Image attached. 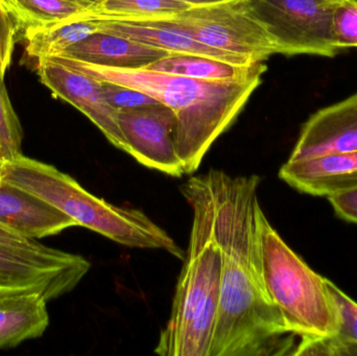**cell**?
<instances>
[{
	"label": "cell",
	"mask_w": 357,
	"mask_h": 356,
	"mask_svg": "<svg viewBox=\"0 0 357 356\" xmlns=\"http://www.w3.org/2000/svg\"><path fill=\"white\" fill-rule=\"evenodd\" d=\"M29 240H31L20 235L14 230L0 225V242H6V244H22V242H29Z\"/></svg>",
	"instance_id": "cell-27"
},
{
	"label": "cell",
	"mask_w": 357,
	"mask_h": 356,
	"mask_svg": "<svg viewBox=\"0 0 357 356\" xmlns=\"http://www.w3.org/2000/svg\"><path fill=\"white\" fill-rule=\"evenodd\" d=\"M90 268L81 255L50 248L36 240L0 242V296L37 292L52 300L75 290Z\"/></svg>",
	"instance_id": "cell-7"
},
{
	"label": "cell",
	"mask_w": 357,
	"mask_h": 356,
	"mask_svg": "<svg viewBox=\"0 0 357 356\" xmlns=\"http://www.w3.org/2000/svg\"><path fill=\"white\" fill-rule=\"evenodd\" d=\"M0 225L29 240L56 235L75 222L37 196L0 181Z\"/></svg>",
	"instance_id": "cell-13"
},
{
	"label": "cell",
	"mask_w": 357,
	"mask_h": 356,
	"mask_svg": "<svg viewBox=\"0 0 357 356\" xmlns=\"http://www.w3.org/2000/svg\"><path fill=\"white\" fill-rule=\"evenodd\" d=\"M0 181L16 186L87 228L129 248L165 250L184 259L182 249L146 213L93 196L52 165L19 156L0 164Z\"/></svg>",
	"instance_id": "cell-4"
},
{
	"label": "cell",
	"mask_w": 357,
	"mask_h": 356,
	"mask_svg": "<svg viewBox=\"0 0 357 356\" xmlns=\"http://www.w3.org/2000/svg\"><path fill=\"white\" fill-rule=\"evenodd\" d=\"M190 8L180 0H102L86 12L98 18L140 21L172 16Z\"/></svg>",
	"instance_id": "cell-21"
},
{
	"label": "cell",
	"mask_w": 357,
	"mask_h": 356,
	"mask_svg": "<svg viewBox=\"0 0 357 356\" xmlns=\"http://www.w3.org/2000/svg\"><path fill=\"white\" fill-rule=\"evenodd\" d=\"M169 52L111 33L96 31L56 56L111 68H146Z\"/></svg>",
	"instance_id": "cell-15"
},
{
	"label": "cell",
	"mask_w": 357,
	"mask_h": 356,
	"mask_svg": "<svg viewBox=\"0 0 357 356\" xmlns=\"http://www.w3.org/2000/svg\"><path fill=\"white\" fill-rule=\"evenodd\" d=\"M333 27L335 41L343 52L348 48H357V0H343L335 3Z\"/></svg>",
	"instance_id": "cell-23"
},
{
	"label": "cell",
	"mask_w": 357,
	"mask_h": 356,
	"mask_svg": "<svg viewBox=\"0 0 357 356\" xmlns=\"http://www.w3.org/2000/svg\"><path fill=\"white\" fill-rule=\"evenodd\" d=\"M89 16L96 22L98 31L119 36L150 47L165 50L169 54H190L210 56V58L218 59V60L239 65V66H250L257 63L248 56L222 52V50L204 45L189 36L167 27L121 20V19L98 18L91 15Z\"/></svg>",
	"instance_id": "cell-14"
},
{
	"label": "cell",
	"mask_w": 357,
	"mask_h": 356,
	"mask_svg": "<svg viewBox=\"0 0 357 356\" xmlns=\"http://www.w3.org/2000/svg\"><path fill=\"white\" fill-rule=\"evenodd\" d=\"M127 153L144 167L171 177L185 175L175 146V113L163 104L119 110Z\"/></svg>",
	"instance_id": "cell-9"
},
{
	"label": "cell",
	"mask_w": 357,
	"mask_h": 356,
	"mask_svg": "<svg viewBox=\"0 0 357 356\" xmlns=\"http://www.w3.org/2000/svg\"><path fill=\"white\" fill-rule=\"evenodd\" d=\"M260 230L264 284L289 332L300 340L335 336L339 313L326 278L283 240L264 213Z\"/></svg>",
	"instance_id": "cell-5"
},
{
	"label": "cell",
	"mask_w": 357,
	"mask_h": 356,
	"mask_svg": "<svg viewBox=\"0 0 357 356\" xmlns=\"http://www.w3.org/2000/svg\"><path fill=\"white\" fill-rule=\"evenodd\" d=\"M331 1L340 2V1H343V0H331Z\"/></svg>",
	"instance_id": "cell-30"
},
{
	"label": "cell",
	"mask_w": 357,
	"mask_h": 356,
	"mask_svg": "<svg viewBox=\"0 0 357 356\" xmlns=\"http://www.w3.org/2000/svg\"><path fill=\"white\" fill-rule=\"evenodd\" d=\"M146 68L205 81H243L256 73L266 72L262 62L239 66L210 56L190 54H169Z\"/></svg>",
	"instance_id": "cell-18"
},
{
	"label": "cell",
	"mask_w": 357,
	"mask_h": 356,
	"mask_svg": "<svg viewBox=\"0 0 357 356\" xmlns=\"http://www.w3.org/2000/svg\"><path fill=\"white\" fill-rule=\"evenodd\" d=\"M102 85L107 100L117 111L130 110V109L160 104L156 98L140 90L119 85V84L109 83V82H102Z\"/></svg>",
	"instance_id": "cell-24"
},
{
	"label": "cell",
	"mask_w": 357,
	"mask_h": 356,
	"mask_svg": "<svg viewBox=\"0 0 357 356\" xmlns=\"http://www.w3.org/2000/svg\"><path fill=\"white\" fill-rule=\"evenodd\" d=\"M356 150L357 93L312 115L289 160Z\"/></svg>",
	"instance_id": "cell-11"
},
{
	"label": "cell",
	"mask_w": 357,
	"mask_h": 356,
	"mask_svg": "<svg viewBox=\"0 0 357 356\" xmlns=\"http://www.w3.org/2000/svg\"><path fill=\"white\" fill-rule=\"evenodd\" d=\"M54 58L98 81L140 90L169 107L177 119L175 146L185 175L199 169L212 144L232 125L261 84L264 75L256 73L243 81H205L148 68H111Z\"/></svg>",
	"instance_id": "cell-2"
},
{
	"label": "cell",
	"mask_w": 357,
	"mask_h": 356,
	"mask_svg": "<svg viewBox=\"0 0 357 356\" xmlns=\"http://www.w3.org/2000/svg\"><path fill=\"white\" fill-rule=\"evenodd\" d=\"M75 3L81 6L84 10H90V8H96L98 4H100L102 0H71Z\"/></svg>",
	"instance_id": "cell-29"
},
{
	"label": "cell",
	"mask_w": 357,
	"mask_h": 356,
	"mask_svg": "<svg viewBox=\"0 0 357 356\" xmlns=\"http://www.w3.org/2000/svg\"><path fill=\"white\" fill-rule=\"evenodd\" d=\"M47 302L37 292L0 296V349L43 336L50 325Z\"/></svg>",
	"instance_id": "cell-16"
},
{
	"label": "cell",
	"mask_w": 357,
	"mask_h": 356,
	"mask_svg": "<svg viewBox=\"0 0 357 356\" xmlns=\"http://www.w3.org/2000/svg\"><path fill=\"white\" fill-rule=\"evenodd\" d=\"M279 178L294 189L316 196H329L357 187L356 152L320 155L287 160Z\"/></svg>",
	"instance_id": "cell-12"
},
{
	"label": "cell",
	"mask_w": 357,
	"mask_h": 356,
	"mask_svg": "<svg viewBox=\"0 0 357 356\" xmlns=\"http://www.w3.org/2000/svg\"><path fill=\"white\" fill-rule=\"evenodd\" d=\"M331 0H239L261 26L275 54L335 58L343 52L335 41Z\"/></svg>",
	"instance_id": "cell-6"
},
{
	"label": "cell",
	"mask_w": 357,
	"mask_h": 356,
	"mask_svg": "<svg viewBox=\"0 0 357 356\" xmlns=\"http://www.w3.org/2000/svg\"><path fill=\"white\" fill-rule=\"evenodd\" d=\"M18 31L14 18L0 3V75L2 77L10 67Z\"/></svg>",
	"instance_id": "cell-25"
},
{
	"label": "cell",
	"mask_w": 357,
	"mask_h": 356,
	"mask_svg": "<svg viewBox=\"0 0 357 356\" xmlns=\"http://www.w3.org/2000/svg\"><path fill=\"white\" fill-rule=\"evenodd\" d=\"M98 31L93 19L84 10L60 22L23 33L29 58L40 60L59 56L64 50Z\"/></svg>",
	"instance_id": "cell-19"
},
{
	"label": "cell",
	"mask_w": 357,
	"mask_h": 356,
	"mask_svg": "<svg viewBox=\"0 0 357 356\" xmlns=\"http://www.w3.org/2000/svg\"><path fill=\"white\" fill-rule=\"evenodd\" d=\"M23 131L0 75V164L22 155Z\"/></svg>",
	"instance_id": "cell-22"
},
{
	"label": "cell",
	"mask_w": 357,
	"mask_h": 356,
	"mask_svg": "<svg viewBox=\"0 0 357 356\" xmlns=\"http://www.w3.org/2000/svg\"><path fill=\"white\" fill-rule=\"evenodd\" d=\"M339 313L337 334L300 340L293 355L357 356V303L331 280L325 279Z\"/></svg>",
	"instance_id": "cell-17"
},
{
	"label": "cell",
	"mask_w": 357,
	"mask_h": 356,
	"mask_svg": "<svg viewBox=\"0 0 357 356\" xmlns=\"http://www.w3.org/2000/svg\"><path fill=\"white\" fill-rule=\"evenodd\" d=\"M222 257L220 307L209 356L293 355L295 336L266 291L258 176L207 171Z\"/></svg>",
	"instance_id": "cell-1"
},
{
	"label": "cell",
	"mask_w": 357,
	"mask_h": 356,
	"mask_svg": "<svg viewBox=\"0 0 357 356\" xmlns=\"http://www.w3.org/2000/svg\"><path fill=\"white\" fill-rule=\"evenodd\" d=\"M0 3L23 33L60 22L86 10L71 0H0Z\"/></svg>",
	"instance_id": "cell-20"
},
{
	"label": "cell",
	"mask_w": 357,
	"mask_h": 356,
	"mask_svg": "<svg viewBox=\"0 0 357 356\" xmlns=\"http://www.w3.org/2000/svg\"><path fill=\"white\" fill-rule=\"evenodd\" d=\"M192 6H208V4L220 3V2L230 1V0H180Z\"/></svg>",
	"instance_id": "cell-28"
},
{
	"label": "cell",
	"mask_w": 357,
	"mask_h": 356,
	"mask_svg": "<svg viewBox=\"0 0 357 356\" xmlns=\"http://www.w3.org/2000/svg\"><path fill=\"white\" fill-rule=\"evenodd\" d=\"M335 215L357 225V187L327 196Z\"/></svg>",
	"instance_id": "cell-26"
},
{
	"label": "cell",
	"mask_w": 357,
	"mask_h": 356,
	"mask_svg": "<svg viewBox=\"0 0 357 356\" xmlns=\"http://www.w3.org/2000/svg\"><path fill=\"white\" fill-rule=\"evenodd\" d=\"M40 81L61 98L85 114L115 148L127 153V142L117 121L119 111L113 108L102 89V82L61 63L54 56L37 61Z\"/></svg>",
	"instance_id": "cell-10"
},
{
	"label": "cell",
	"mask_w": 357,
	"mask_h": 356,
	"mask_svg": "<svg viewBox=\"0 0 357 356\" xmlns=\"http://www.w3.org/2000/svg\"><path fill=\"white\" fill-rule=\"evenodd\" d=\"M133 22L180 31L204 45L248 56L254 62H264L275 54L264 29L243 12L239 0L192 6L172 16Z\"/></svg>",
	"instance_id": "cell-8"
},
{
	"label": "cell",
	"mask_w": 357,
	"mask_h": 356,
	"mask_svg": "<svg viewBox=\"0 0 357 356\" xmlns=\"http://www.w3.org/2000/svg\"><path fill=\"white\" fill-rule=\"evenodd\" d=\"M181 192L192 210L188 249L171 316L155 353L209 356L220 307L222 257L214 231V199L208 173L191 177Z\"/></svg>",
	"instance_id": "cell-3"
}]
</instances>
